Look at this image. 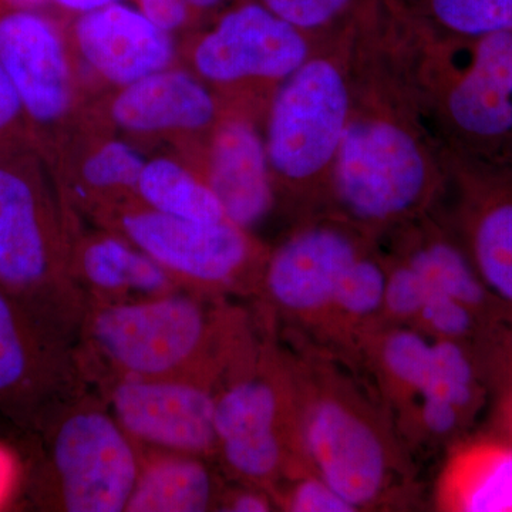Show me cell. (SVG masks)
I'll use <instances>...</instances> for the list:
<instances>
[{
  "label": "cell",
  "instance_id": "24",
  "mask_svg": "<svg viewBox=\"0 0 512 512\" xmlns=\"http://www.w3.org/2000/svg\"><path fill=\"white\" fill-rule=\"evenodd\" d=\"M136 192L141 204L163 214L194 221L228 220L210 185L167 158L144 165Z\"/></svg>",
  "mask_w": 512,
  "mask_h": 512
},
{
  "label": "cell",
  "instance_id": "3",
  "mask_svg": "<svg viewBox=\"0 0 512 512\" xmlns=\"http://www.w3.org/2000/svg\"><path fill=\"white\" fill-rule=\"evenodd\" d=\"M22 143L0 146V288L76 345L86 302L69 272V239Z\"/></svg>",
  "mask_w": 512,
  "mask_h": 512
},
{
  "label": "cell",
  "instance_id": "15",
  "mask_svg": "<svg viewBox=\"0 0 512 512\" xmlns=\"http://www.w3.org/2000/svg\"><path fill=\"white\" fill-rule=\"evenodd\" d=\"M461 195L463 245L481 281L512 308V165L448 156Z\"/></svg>",
  "mask_w": 512,
  "mask_h": 512
},
{
  "label": "cell",
  "instance_id": "29",
  "mask_svg": "<svg viewBox=\"0 0 512 512\" xmlns=\"http://www.w3.org/2000/svg\"><path fill=\"white\" fill-rule=\"evenodd\" d=\"M285 507L286 510L296 512L356 511L355 507L318 476L296 480L285 495Z\"/></svg>",
  "mask_w": 512,
  "mask_h": 512
},
{
  "label": "cell",
  "instance_id": "17",
  "mask_svg": "<svg viewBox=\"0 0 512 512\" xmlns=\"http://www.w3.org/2000/svg\"><path fill=\"white\" fill-rule=\"evenodd\" d=\"M69 272L87 308L150 301L184 289L121 235H97L69 244Z\"/></svg>",
  "mask_w": 512,
  "mask_h": 512
},
{
  "label": "cell",
  "instance_id": "34",
  "mask_svg": "<svg viewBox=\"0 0 512 512\" xmlns=\"http://www.w3.org/2000/svg\"><path fill=\"white\" fill-rule=\"evenodd\" d=\"M508 379H510V382H508V389H507V396H505L504 404H503V419H505V423H507L508 429H510L512 433V322H511V329H510V338H508Z\"/></svg>",
  "mask_w": 512,
  "mask_h": 512
},
{
  "label": "cell",
  "instance_id": "7",
  "mask_svg": "<svg viewBox=\"0 0 512 512\" xmlns=\"http://www.w3.org/2000/svg\"><path fill=\"white\" fill-rule=\"evenodd\" d=\"M109 221L185 291L222 299L261 288L265 262L249 232L234 222L185 220L143 204L124 208Z\"/></svg>",
  "mask_w": 512,
  "mask_h": 512
},
{
  "label": "cell",
  "instance_id": "25",
  "mask_svg": "<svg viewBox=\"0 0 512 512\" xmlns=\"http://www.w3.org/2000/svg\"><path fill=\"white\" fill-rule=\"evenodd\" d=\"M400 15L431 36L512 32V0H404Z\"/></svg>",
  "mask_w": 512,
  "mask_h": 512
},
{
  "label": "cell",
  "instance_id": "11",
  "mask_svg": "<svg viewBox=\"0 0 512 512\" xmlns=\"http://www.w3.org/2000/svg\"><path fill=\"white\" fill-rule=\"evenodd\" d=\"M299 441L316 476L355 510L375 503L386 488L389 460L383 440L342 397L313 400L299 424Z\"/></svg>",
  "mask_w": 512,
  "mask_h": 512
},
{
  "label": "cell",
  "instance_id": "30",
  "mask_svg": "<svg viewBox=\"0 0 512 512\" xmlns=\"http://www.w3.org/2000/svg\"><path fill=\"white\" fill-rule=\"evenodd\" d=\"M25 116L12 80L0 62V146L22 143L25 136Z\"/></svg>",
  "mask_w": 512,
  "mask_h": 512
},
{
  "label": "cell",
  "instance_id": "6",
  "mask_svg": "<svg viewBox=\"0 0 512 512\" xmlns=\"http://www.w3.org/2000/svg\"><path fill=\"white\" fill-rule=\"evenodd\" d=\"M352 76L338 55H311L279 87L264 140L271 173L295 188L330 190L350 110Z\"/></svg>",
  "mask_w": 512,
  "mask_h": 512
},
{
  "label": "cell",
  "instance_id": "13",
  "mask_svg": "<svg viewBox=\"0 0 512 512\" xmlns=\"http://www.w3.org/2000/svg\"><path fill=\"white\" fill-rule=\"evenodd\" d=\"M363 252L359 239L342 224L311 225L266 259L262 291L286 315L316 318L330 311L343 275Z\"/></svg>",
  "mask_w": 512,
  "mask_h": 512
},
{
  "label": "cell",
  "instance_id": "10",
  "mask_svg": "<svg viewBox=\"0 0 512 512\" xmlns=\"http://www.w3.org/2000/svg\"><path fill=\"white\" fill-rule=\"evenodd\" d=\"M220 384L200 377L117 380L96 390L141 450L217 460Z\"/></svg>",
  "mask_w": 512,
  "mask_h": 512
},
{
  "label": "cell",
  "instance_id": "19",
  "mask_svg": "<svg viewBox=\"0 0 512 512\" xmlns=\"http://www.w3.org/2000/svg\"><path fill=\"white\" fill-rule=\"evenodd\" d=\"M207 184L228 220L245 231L271 212L275 195L265 143L247 121H228L215 134Z\"/></svg>",
  "mask_w": 512,
  "mask_h": 512
},
{
  "label": "cell",
  "instance_id": "35",
  "mask_svg": "<svg viewBox=\"0 0 512 512\" xmlns=\"http://www.w3.org/2000/svg\"><path fill=\"white\" fill-rule=\"evenodd\" d=\"M49 0H0V8H42Z\"/></svg>",
  "mask_w": 512,
  "mask_h": 512
},
{
  "label": "cell",
  "instance_id": "1",
  "mask_svg": "<svg viewBox=\"0 0 512 512\" xmlns=\"http://www.w3.org/2000/svg\"><path fill=\"white\" fill-rule=\"evenodd\" d=\"M387 74L352 73V110L330 192L363 225L393 224L419 211L443 178L412 92Z\"/></svg>",
  "mask_w": 512,
  "mask_h": 512
},
{
  "label": "cell",
  "instance_id": "18",
  "mask_svg": "<svg viewBox=\"0 0 512 512\" xmlns=\"http://www.w3.org/2000/svg\"><path fill=\"white\" fill-rule=\"evenodd\" d=\"M77 43L87 62L110 82L128 86L160 72L173 59V43L140 9L113 3L83 13Z\"/></svg>",
  "mask_w": 512,
  "mask_h": 512
},
{
  "label": "cell",
  "instance_id": "37",
  "mask_svg": "<svg viewBox=\"0 0 512 512\" xmlns=\"http://www.w3.org/2000/svg\"><path fill=\"white\" fill-rule=\"evenodd\" d=\"M404 0H389L390 8L396 10V12H400L403 8Z\"/></svg>",
  "mask_w": 512,
  "mask_h": 512
},
{
  "label": "cell",
  "instance_id": "22",
  "mask_svg": "<svg viewBox=\"0 0 512 512\" xmlns=\"http://www.w3.org/2000/svg\"><path fill=\"white\" fill-rule=\"evenodd\" d=\"M444 507L464 512H512V444L483 440L454 454L441 484Z\"/></svg>",
  "mask_w": 512,
  "mask_h": 512
},
{
  "label": "cell",
  "instance_id": "9",
  "mask_svg": "<svg viewBox=\"0 0 512 512\" xmlns=\"http://www.w3.org/2000/svg\"><path fill=\"white\" fill-rule=\"evenodd\" d=\"M292 396L275 369L244 372L221 384L215 406L217 461L249 484H274L291 461Z\"/></svg>",
  "mask_w": 512,
  "mask_h": 512
},
{
  "label": "cell",
  "instance_id": "12",
  "mask_svg": "<svg viewBox=\"0 0 512 512\" xmlns=\"http://www.w3.org/2000/svg\"><path fill=\"white\" fill-rule=\"evenodd\" d=\"M311 42L259 2L228 10L198 43L194 63L202 77L217 83L279 80L311 57Z\"/></svg>",
  "mask_w": 512,
  "mask_h": 512
},
{
  "label": "cell",
  "instance_id": "5",
  "mask_svg": "<svg viewBox=\"0 0 512 512\" xmlns=\"http://www.w3.org/2000/svg\"><path fill=\"white\" fill-rule=\"evenodd\" d=\"M436 60L427 63V86L448 156L512 165V32L478 37L427 35Z\"/></svg>",
  "mask_w": 512,
  "mask_h": 512
},
{
  "label": "cell",
  "instance_id": "2",
  "mask_svg": "<svg viewBox=\"0 0 512 512\" xmlns=\"http://www.w3.org/2000/svg\"><path fill=\"white\" fill-rule=\"evenodd\" d=\"M221 298L178 291L127 305L89 306L76 352L87 383L200 377L220 384L237 323Z\"/></svg>",
  "mask_w": 512,
  "mask_h": 512
},
{
  "label": "cell",
  "instance_id": "33",
  "mask_svg": "<svg viewBox=\"0 0 512 512\" xmlns=\"http://www.w3.org/2000/svg\"><path fill=\"white\" fill-rule=\"evenodd\" d=\"M52 2L64 9L73 10V12L87 13L106 8V6L113 5L119 0H52Z\"/></svg>",
  "mask_w": 512,
  "mask_h": 512
},
{
  "label": "cell",
  "instance_id": "32",
  "mask_svg": "<svg viewBox=\"0 0 512 512\" xmlns=\"http://www.w3.org/2000/svg\"><path fill=\"white\" fill-rule=\"evenodd\" d=\"M138 6L151 23L167 33L180 28L188 15L185 0H138Z\"/></svg>",
  "mask_w": 512,
  "mask_h": 512
},
{
  "label": "cell",
  "instance_id": "28",
  "mask_svg": "<svg viewBox=\"0 0 512 512\" xmlns=\"http://www.w3.org/2000/svg\"><path fill=\"white\" fill-rule=\"evenodd\" d=\"M144 165L146 163L134 148L120 141H111L83 165V180L94 191L136 192Z\"/></svg>",
  "mask_w": 512,
  "mask_h": 512
},
{
  "label": "cell",
  "instance_id": "4",
  "mask_svg": "<svg viewBox=\"0 0 512 512\" xmlns=\"http://www.w3.org/2000/svg\"><path fill=\"white\" fill-rule=\"evenodd\" d=\"M32 436L40 451L28 490L40 510L126 512L143 451L96 390L63 404Z\"/></svg>",
  "mask_w": 512,
  "mask_h": 512
},
{
  "label": "cell",
  "instance_id": "23",
  "mask_svg": "<svg viewBox=\"0 0 512 512\" xmlns=\"http://www.w3.org/2000/svg\"><path fill=\"white\" fill-rule=\"evenodd\" d=\"M402 259L419 274L426 296L430 293L451 296L476 312L488 325H495L501 319L505 306L481 281L463 242L436 234L410 247Z\"/></svg>",
  "mask_w": 512,
  "mask_h": 512
},
{
  "label": "cell",
  "instance_id": "8",
  "mask_svg": "<svg viewBox=\"0 0 512 512\" xmlns=\"http://www.w3.org/2000/svg\"><path fill=\"white\" fill-rule=\"evenodd\" d=\"M90 389L76 345L0 288V417L32 434Z\"/></svg>",
  "mask_w": 512,
  "mask_h": 512
},
{
  "label": "cell",
  "instance_id": "27",
  "mask_svg": "<svg viewBox=\"0 0 512 512\" xmlns=\"http://www.w3.org/2000/svg\"><path fill=\"white\" fill-rule=\"evenodd\" d=\"M387 271L363 252L343 275L330 312L346 320H365L384 306Z\"/></svg>",
  "mask_w": 512,
  "mask_h": 512
},
{
  "label": "cell",
  "instance_id": "21",
  "mask_svg": "<svg viewBox=\"0 0 512 512\" xmlns=\"http://www.w3.org/2000/svg\"><path fill=\"white\" fill-rule=\"evenodd\" d=\"M143 451L140 476L126 512L218 511L225 485L211 458Z\"/></svg>",
  "mask_w": 512,
  "mask_h": 512
},
{
  "label": "cell",
  "instance_id": "16",
  "mask_svg": "<svg viewBox=\"0 0 512 512\" xmlns=\"http://www.w3.org/2000/svg\"><path fill=\"white\" fill-rule=\"evenodd\" d=\"M380 357L390 382L420 402L447 400L468 419L481 402L476 360L463 342L400 329L384 339Z\"/></svg>",
  "mask_w": 512,
  "mask_h": 512
},
{
  "label": "cell",
  "instance_id": "14",
  "mask_svg": "<svg viewBox=\"0 0 512 512\" xmlns=\"http://www.w3.org/2000/svg\"><path fill=\"white\" fill-rule=\"evenodd\" d=\"M0 62L12 80L25 121L55 126L72 101L62 36L39 9L0 8Z\"/></svg>",
  "mask_w": 512,
  "mask_h": 512
},
{
  "label": "cell",
  "instance_id": "31",
  "mask_svg": "<svg viewBox=\"0 0 512 512\" xmlns=\"http://www.w3.org/2000/svg\"><path fill=\"white\" fill-rule=\"evenodd\" d=\"M274 510L271 497L258 485L247 484V487L224 488L218 511L229 512H268Z\"/></svg>",
  "mask_w": 512,
  "mask_h": 512
},
{
  "label": "cell",
  "instance_id": "20",
  "mask_svg": "<svg viewBox=\"0 0 512 512\" xmlns=\"http://www.w3.org/2000/svg\"><path fill=\"white\" fill-rule=\"evenodd\" d=\"M111 114L136 133L197 130L214 119L215 101L190 74L164 69L124 86Z\"/></svg>",
  "mask_w": 512,
  "mask_h": 512
},
{
  "label": "cell",
  "instance_id": "36",
  "mask_svg": "<svg viewBox=\"0 0 512 512\" xmlns=\"http://www.w3.org/2000/svg\"><path fill=\"white\" fill-rule=\"evenodd\" d=\"M185 2L197 10H211L220 6L224 0H185Z\"/></svg>",
  "mask_w": 512,
  "mask_h": 512
},
{
  "label": "cell",
  "instance_id": "26",
  "mask_svg": "<svg viewBox=\"0 0 512 512\" xmlns=\"http://www.w3.org/2000/svg\"><path fill=\"white\" fill-rule=\"evenodd\" d=\"M306 36H345L375 22L389 8L387 0H258Z\"/></svg>",
  "mask_w": 512,
  "mask_h": 512
}]
</instances>
